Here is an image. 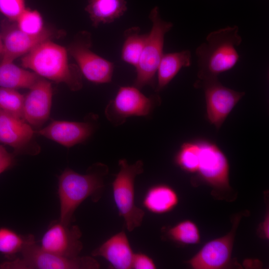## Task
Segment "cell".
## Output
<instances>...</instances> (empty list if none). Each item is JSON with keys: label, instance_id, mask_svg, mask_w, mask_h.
Here are the masks:
<instances>
[{"label": "cell", "instance_id": "obj_9", "mask_svg": "<svg viewBox=\"0 0 269 269\" xmlns=\"http://www.w3.org/2000/svg\"><path fill=\"white\" fill-rule=\"evenodd\" d=\"M196 88L204 91L207 117L209 122L219 129L245 92H238L223 85L217 78L198 80Z\"/></svg>", "mask_w": 269, "mask_h": 269}, {"label": "cell", "instance_id": "obj_32", "mask_svg": "<svg viewBox=\"0 0 269 269\" xmlns=\"http://www.w3.org/2000/svg\"><path fill=\"white\" fill-rule=\"evenodd\" d=\"M2 53H3V46H2V43L1 36L0 35V62L2 59Z\"/></svg>", "mask_w": 269, "mask_h": 269}, {"label": "cell", "instance_id": "obj_13", "mask_svg": "<svg viewBox=\"0 0 269 269\" xmlns=\"http://www.w3.org/2000/svg\"><path fill=\"white\" fill-rule=\"evenodd\" d=\"M241 218L235 219L232 230L227 235L212 240L206 244L187 264L194 269H220L230 264L235 233Z\"/></svg>", "mask_w": 269, "mask_h": 269}, {"label": "cell", "instance_id": "obj_21", "mask_svg": "<svg viewBox=\"0 0 269 269\" xmlns=\"http://www.w3.org/2000/svg\"><path fill=\"white\" fill-rule=\"evenodd\" d=\"M41 77L13 62L0 63V87L30 89Z\"/></svg>", "mask_w": 269, "mask_h": 269}, {"label": "cell", "instance_id": "obj_10", "mask_svg": "<svg viewBox=\"0 0 269 269\" xmlns=\"http://www.w3.org/2000/svg\"><path fill=\"white\" fill-rule=\"evenodd\" d=\"M198 141L200 152L196 173L199 177L215 188L230 189L229 164L226 156L215 143L204 139Z\"/></svg>", "mask_w": 269, "mask_h": 269}, {"label": "cell", "instance_id": "obj_7", "mask_svg": "<svg viewBox=\"0 0 269 269\" xmlns=\"http://www.w3.org/2000/svg\"><path fill=\"white\" fill-rule=\"evenodd\" d=\"M160 103V98L158 95L146 97L134 86H122L107 105L105 114L112 124L119 126L130 117L150 115Z\"/></svg>", "mask_w": 269, "mask_h": 269}, {"label": "cell", "instance_id": "obj_11", "mask_svg": "<svg viewBox=\"0 0 269 269\" xmlns=\"http://www.w3.org/2000/svg\"><path fill=\"white\" fill-rule=\"evenodd\" d=\"M0 34L3 46V53L0 63L13 62L17 58L23 56L37 45L50 40L54 34L45 27L39 34L32 35L20 30L15 21L5 20L2 22Z\"/></svg>", "mask_w": 269, "mask_h": 269}, {"label": "cell", "instance_id": "obj_18", "mask_svg": "<svg viewBox=\"0 0 269 269\" xmlns=\"http://www.w3.org/2000/svg\"><path fill=\"white\" fill-rule=\"evenodd\" d=\"M191 53L189 50L163 53L157 68L155 91L163 90L183 67L190 66Z\"/></svg>", "mask_w": 269, "mask_h": 269}, {"label": "cell", "instance_id": "obj_5", "mask_svg": "<svg viewBox=\"0 0 269 269\" xmlns=\"http://www.w3.org/2000/svg\"><path fill=\"white\" fill-rule=\"evenodd\" d=\"M149 18L152 26L135 67L136 76L133 85L139 89L155 86V75L163 54L165 35L173 26L172 22L161 18L157 6L151 10Z\"/></svg>", "mask_w": 269, "mask_h": 269}, {"label": "cell", "instance_id": "obj_1", "mask_svg": "<svg viewBox=\"0 0 269 269\" xmlns=\"http://www.w3.org/2000/svg\"><path fill=\"white\" fill-rule=\"evenodd\" d=\"M109 172L105 164L97 163L87 173L81 174L70 168L65 169L58 178V194L60 201L59 221L70 225L76 209L87 198L97 202L104 188V178Z\"/></svg>", "mask_w": 269, "mask_h": 269}, {"label": "cell", "instance_id": "obj_30", "mask_svg": "<svg viewBox=\"0 0 269 269\" xmlns=\"http://www.w3.org/2000/svg\"><path fill=\"white\" fill-rule=\"evenodd\" d=\"M14 163V155L0 145V174L11 167Z\"/></svg>", "mask_w": 269, "mask_h": 269}, {"label": "cell", "instance_id": "obj_14", "mask_svg": "<svg viewBox=\"0 0 269 269\" xmlns=\"http://www.w3.org/2000/svg\"><path fill=\"white\" fill-rule=\"evenodd\" d=\"M24 97L23 119L30 126L41 127L48 119L51 106V83L40 78Z\"/></svg>", "mask_w": 269, "mask_h": 269}, {"label": "cell", "instance_id": "obj_22", "mask_svg": "<svg viewBox=\"0 0 269 269\" xmlns=\"http://www.w3.org/2000/svg\"><path fill=\"white\" fill-rule=\"evenodd\" d=\"M124 41L121 52V58L124 62L136 67L144 46L147 33H141L138 26L126 29L124 33Z\"/></svg>", "mask_w": 269, "mask_h": 269}, {"label": "cell", "instance_id": "obj_8", "mask_svg": "<svg viewBox=\"0 0 269 269\" xmlns=\"http://www.w3.org/2000/svg\"><path fill=\"white\" fill-rule=\"evenodd\" d=\"M91 43L90 33L82 32L69 46L68 51L87 80L96 84L109 83L112 79L114 64L93 52Z\"/></svg>", "mask_w": 269, "mask_h": 269}, {"label": "cell", "instance_id": "obj_26", "mask_svg": "<svg viewBox=\"0 0 269 269\" xmlns=\"http://www.w3.org/2000/svg\"><path fill=\"white\" fill-rule=\"evenodd\" d=\"M24 97L14 89L0 88V110L23 119Z\"/></svg>", "mask_w": 269, "mask_h": 269}, {"label": "cell", "instance_id": "obj_31", "mask_svg": "<svg viewBox=\"0 0 269 269\" xmlns=\"http://www.w3.org/2000/svg\"><path fill=\"white\" fill-rule=\"evenodd\" d=\"M269 214L266 216V218L261 226V233L262 235L266 239H269Z\"/></svg>", "mask_w": 269, "mask_h": 269}, {"label": "cell", "instance_id": "obj_16", "mask_svg": "<svg viewBox=\"0 0 269 269\" xmlns=\"http://www.w3.org/2000/svg\"><path fill=\"white\" fill-rule=\"evenodd\" d=\"M124 231L110 237L92 253L93 256L104 258L116 269H131L134 256Z\"/></svg>", "mask_w": 269, "mask_h": 269}, {"label": "cell", "instance_id": "obj_15", "mask_svg": "<svg viewBox=\"0 0 269 269\" xmlns=\"http://www.w3.org/2000/svg\"><path fill=\"white\" fill-rule=\"evenodd\" d=\"M93 126L87 122L54 121L37 134L67 147L83 142L92 134Z\"/></svg>", "mask_w": 269, "mask_h": 269}, {"label": "cell", "instance_id": "obj_17", "mask_svg": "<svg viewBox=\"0 0 269 269\" xmlns=\"http://www.w3.org/2000/svg\"><path fill=\"white\" fill-rule=\"evenodd\" d=\"M34 131L24 119L0 110V142L21 152L32 140Z\"/></svg>", "mask_w": 269, "mask_h": 269}, {"label": "cell", "instance_id": "obj_4", "mask_svg": "<svg viewBox=\"0 0 269 269\" xmlns=\"http://www.w3.org/2000/svg\"><path fill=\"white\" fill-rule=\"evenodd\" d=\"M119 165L120 170L112 182L113 198L127 230L132 232L141 225L145 215L134 200V181L136 176L143 172V163L138 160L130 164L126 159H121Z\"/></svg>", "mask_w": 269, "mask_h": 269}, {"label": "cell", "instance_id": "obj_20", "mask_svg": "<svg viewBox=\"0 0 269 269\" xmlns=\"http://www.w3.org/2000/svg\"><path fill=\"white\" fill-rule=\"evenodd\" d=\"M179 198L176 191L166 184H157L150 187L143 198V206L148 211L156 214L166 213L178 204Z\"/></svg>", "mask_w": 269, "mask_h": 269}, {"label": "cell", "instance_id": "obj_19", "mask_svg": "<svg viewBox=\"0 0 269 269\" xmlns=\"http://www.w3.org/2000/svg\"><path fill=\"white\" fill-rule=\"evenodd\" d=\"M127 10L126 0H89L85 7L94 27L114 22Z\"/></svg>", "mask_w": 269, "mask_h": 269}, {"label": "cell", "instance_id": "obj_24", "mask_svg": "<svg viewBox=\"0 0 269 269\" xmlns=\"http://www.w3.org/2000/svg\"><path fill=\"white\" fill-rule=\"evenodd\" d=\"M199 152L198 140L184 142L175 156V162L186 172L196 173L199 165Z\"/></svg>", "mask_w": 269, "mask_h": 269}, {"label": "cell", "instance_id": "obj_2", "mask_svg": "<svg viewBox=\"0 0 269 269\" xmlns=\"http://www.w3.org/2000/svg\"><path fill=\"white\" fill-rule=\"evenodd\" d=\"M242 42L237 25L228 26L209 33L206 42L195 50L198 80L217 78L221 73L232 69L240 58L237 47Z\"/></svg>", "mask_w": 269, "mask_h": 269}, {"label": "cell", "instance_id": "obj_29", "mask_svg": "<svg viewBox=\"0 0 269 269\" xmlns=\"http://www.w3.org/2000/svg\"><path fill=\"white\" fill-rule=\"evenodd\" d=\"M156 266L153 260L143 253L134 254L132 269H155Z\"/></svg>", "mask_w": 269, "mask_h": 269}, {"label": "cell", "instance_id": "obj_28", "mask_svg": "<svg viewBox=\"0 0 269 269\" xmlns=\"http://www.w3.org/2000/svg\"><path fill=\"white\" fill-rule=\"evenodd\" d=\"M25 8L24 0H0V12L10 21H16Z\"/></svg>", "mask_w": 269, "mask_h": 269}, {"label": "cell", "instance_id": "obj_12", "mask_svg": "<svg viewBox=\"0 0 269 269\" xmlns=\"http://www.w3.org/2000/svg\"><path fill=\"white\" fill-rule=\"evenodd\" d=\"M82 233L77 225H66L59 220L52 222L44 233L40 247L46 252L66 258L79 256L83 249Z\"/></svg>", "mask_w": 269, "mask_h": 269}, {"label": "cell", "instance_id": "obj_25", "mask_svg": "<svg viewBox=\"0 0 269 269\" xmlns=\"http://www.w3.org/2000/svg\"><path fill=\"white\" fill-rule=\"evenodd\" d=\"M167 235L172 241L180 244H196L200 241L197 226L189 220L182 221L170 228Z\"/></svg>", "mask_w": 269, "mask_h": 269}, {"label": "cell", "instance_id": "obj_6", "mask_svg": "<svg viewBox=\"0 0 269 269\" xmlns=\"http://www.w3.org/2000/svg\"><path fill=\"white\" fill-rule=\"evenodd\" d=\"M21 256L0 264L1 269H98V262L89 256L66 258L43 250L35 240L28 243Z\"/></svg>", "mask_w": 269, "mask_h": 269}, {"label": "cell", "instance_id": "obj_23", "mask_svg": "<svg viewBox=\"0 0 269 269\" xmlns=\"http://www.w3.org/2000/svg\"><path fill=\"white\" fill-rule=\"evenodd\" d=\"M34 240L33 235H21L8 228L0 227V253L8 260H12L26 245Z\"/></svg>", "mask_w": 269, "mask_h": 269}, {"label": "cell", "instance_id": "obj_27", "mask_svg": "<svg viewBox=\"0 0 269 269\" xmlns=\"http://www.w3.org/2000/svg\"><path fill=\"white\" fill-rule=\"evenodd\" d=\"M15 22L20 30L32 35L39 34L45 28L42 17L36 10L26 8Z\"/></svg>", "mask_w": 269, "mask_h": 269}, {"label": "cell", "instance_id": "obj_3", "mask_svg": "<svg viewBox=\"0 0 269 269\" xmlns=\"http://www.w3.org/2000/svg\"><path fill=\"white\" fill-rule=\"evenodd\" d=\"M21 65L43 78L63 83L74 91L83 86L77 65L69 63L68 50L50 40L37 45L21 58Z\"/></svg>", "mask_w": 269, "mask_h": 269}]
</instances>
